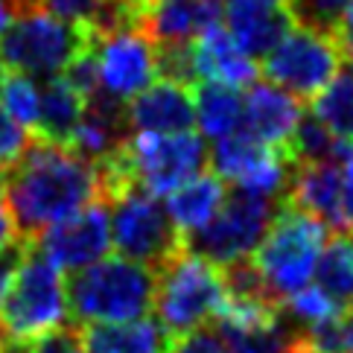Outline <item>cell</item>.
<instances>
[{
	"label": "cell",
	"mask_w": 353,
	"mask_h": 353,
	"mask_svg": "<svg viewBox=\"0 0 353 353\" xmlns=\"http://www.w3.org/2000/svg\"><path fill=\"white\" fill-rule=\"evenodd\" d=\"M327 239H330V231L321 222L283 201L269 234L251 254L254 269L260 272L274 301H281V307L286 298L310 286V277L315 274Z\"/></svg>",
	"instance_id": "3"
},
{
	"label": "cell",
	"mask_w": 353,
	"mask_h": 353,
	"mask_svg": "<svg viewBox=\"0 0 353 353\" xmlns=\"http://www.w3.org/2000/svg\"><path fill=\"white\" fill-rule=\"evenodd\" d=\"M129 129L134 134H184L196 125V97L193 88L158 79L141 91L129 105Z\"/></svg>",
	"instance_id": "14"
},
{
	"label": "cell",
	"mask_w": 353,
	"mask_h": 353,
	"mask_svg": "<svg viewBox=\"0 0 353 353\" xmlns=\"http://www.w3.org/2000/svg\"><path fill=\"white\" fill-rule=\"evenodd\" d=\"M0 70H3V65H0Z\"/></svg>",
	"instance_id": "41"
},
{
	"label": "cell",
	"mask_w": 353,
	"mask_h": 353,
	"mask_svg": "<svg viewBox=\"0 0 353 353\" xmlns=\"http://www.w3.org/2000/svg\"><path fill=\"white\" fill-rule=\"evenodd\" d=\"M301 339L310 353H353V312L345 310L336 319L304 327Z\"/></svg>",
	"instance_id": "27"
},
{
	"label": "cell",
	"mask_w": 353,
	"mask_h": 353,
	"mask_svg": "<svg viewBox=\"0 0 353 353\" xmlns=\"http://www.w3.org/2000/svg\"><path fill=\"white\" fill-rule=\"evenodd\" d=\"M39 125L32 134L44 137L50 143L68 146L85 114V99L61 77H50L39 91Z\"/></svg>",
	"instance_id": "20"
},
{
	"label": "cell",
	"mask_w": 353,
	"mask_h": 353,
	"mask_svg": "<svg viewBox=\"0 0 353 353\" xmlns=\"http://www.w3.org/2000/svg\"><path fill=\"white\" fill-rule=\"evenodd\" d=\"M3 172H6V163L0 161V184H3Z\"/></svg>",
	"instance_id": "39"
},
{
	"label": "cell",
	"mask_w": 353,
	"mask_h": 353,
	"mask_svg": "<svg viewBox=\"0 0 353 353\" xmlns=\"http://www.w3.org/2000/svg\"><path fill=\"white\" fill-rule=\"evenodd\" d=\"M345 236H347V243H350V248H353V231H345Z\"/></svg>",
	"instance_id": "40"
},
{
	"label": "cell",
	"mask_w": 353,
	"mask_h": 353,
	"mask_svg": "<svg viewBox=\"0 0 353 353\" xmlns=\"http://www.w3.org/2000/svg\"><path fill=\"white\" fill-rule=\"evenodd\" d=\"M196 97V123L205 137L222 141L243 129V94L239 88L222 82H199L193 88Z\"/></svg>",
	"instance_id": "22"
},
{
	"label": "cell",
	"mask_w": 353,
	"mask_h": 353,
	"mask_svg": "<svg viewBox=\"0 0 353 353\" xmlns=\"http://www.w3.org/2000/svg\"><path fill=\"white\" fill-rule=\"evenodd\" d=\"M225 304L222 269L196 251H179L155 272V312L170 339L208 327Z\"/></svg>",
	"instance_id": "4"
},
{
	"label": "cell",
	"mask_w": 353,
	"mask_h": 353,
	"mask_svg": "<svg viewBox=\"0 0 353 353\" xmlns=\"http://www.w3.org/2000/svg\"><path fill=\"white\" fill-rule=\"evenodd\" d=\"M99 35L88 27H70L47 12H27L0 35V65L27 77H59L79 50Z\"/></svg>",
	"instance_id": "7"
},
{
	"label": "cell",
	"mask_w": 353,
	"mask_h": 353,
	"mask_svg": "<svg viewBox=\"0 0 353 353\" xmlns=\"http://www.w3.org/2000/svg\"><path fill=\"white\" fill-rule=\"evenodd\" d=\"M21 347H23V353H85V333H82V324H77V321L59 324Z\"/></svg>",
	"instance_id": "30"
},
{
	"label": "cell",
	"mask_w": 353,
	"mask_h": 353,
	"mask_svg": "<svg viewBox=\"0 0 353 353\" xmlns=\"http://www.w3.org/2000/svg\"><path fill=\"white\" fill-rule=\"evenodd\" d=\"M97 56H99L103 91L123 99V103H132L158 77L155 44L141 30H120L111 35H99Z\"/></svg>",
	"instance_id": "11"
},
{
	"label": "cell",
	"mask_w": 353,
	"mask_h": 353,
	"mask_svg": "<svg viewBox=\"0 0 353 353\" xmlns=\"http://www.w3.org/2000/svg\"><path fill=\"white\" fill-rule=\"evenodd\" d=\"M132 184L149 196H163L205 172L208 149L196 132L184 134H129L120 146Z\"/></svg>",
	"instance_id": "9"
},
{
	"label": "cell",
	"mask_w": 353,
	"mask_h": 353,
	"mask_svg": "<svg viewBox=\"0 0 353 353\" xmlns=\"http://www.w3.org/2000/svg\"><path fill=\"white\" fill-rule=\"evenodd\" d=\"M222 0H146L141 32L155 47L190 44L201 32L216 27Z\"/></svg>",
	"instance_id": "15"
},
{
	"label": "cell",
	"mask_w": 353,
	"mask_h": 353,
	"mask_svg": "<svg viewBox=\"0 0 353 353\" xmlns=\"http://www.w3.org/2000/svg\"><path fill=\"white\" fill-rule=\"evenodd\" d=\"M222 12L231 39L251 61L266 59L298 27L289 0H222Z\"/></svg>",
	"instance_id": "13"
},
{
	"label": "cell",
	"mask_w": 353,
	"mask_h": 353,
	"mask_svg": "<svg viewBox=\"0 0 353 353\" xmlns=\"http://www.w3.org/2000/svg\"><path fill=\"white\" fill-rule=\"evenodd\" d=\"M30 137L32 134H27V129H21V125L3 111V105H0V161H3L6 167L27 149Z\"/></svg>",
	"instance_id": "32"
},
{
	"label": "cell",
	"mask_w": 353,
	"mask_h": 353,
	"mask_svg": "<svg viewBox=\"0 0 353 353\" xmlns=\"http://www.w3.org/2000/svg\"><path fill=\"white\" fill-rule=\"evenodd\" d=\"M315 277H319L321 292L330 295L336 304L350 310L353 304V248L345 234H330L327 245L315 266Z\"/></svg>",
	"instance_id": "24"
},
{
	"label": "cell",
	"mask_w": 353,
	"mask_h": 353,
	"mask_svg": "<svg viewBox=\"0 0 353 353\" xmlns=\"http://www.w3.org/2000/svg\"><path fill=\"white\" fill-rule=\"evenodd\" d=\"M170 353H231L228 342L222 339L216 327H199L187 336L170 339Z\"/></svg>",
	"instance_id": "31"
},
{
	"label": "cell",
	"mask_w": 353,
	"mask_h": 353,
	"mask_svg": "<svg viewBox=\"0 0 353 353\" xmlns=\"http://www.w3.org/2000/svg\"><path fill=\"white\" fill-rule=\"evenodd\" d=\"M68 281L39 245H30L6 301L0 304V333L9 345H27L53 327L65 324Z\"/></svg>",
	"instance_id": "5"
},
{
	"label": "cell",
	"mask_w": 353,
	"mask_h": 353,
	"mask_svg": "<svg viewBox=\"0 0 353 353\" xmlns=\"http://www.w3.org/2000/svg\"><path fill=\"white\" fill-rule=\"evenodd\" d=\"M0 199L23 243H39L41 234L77 216L94 201H103L97 167L70 146L30 137L27 149L6 167Z\"/></svg>",
	"instance_id": "1"
},
{
	"label": "cell",
	"mask_w": 353,
	"mask_h": 353,
	"mask_svg": "<svg viewBox=\"0 0 353 353\" xmlns=\"http://www.w3.org/2000/svg\"><path fill=\"white\" fill-rule=\"evenodd\" d=\"M193 59L199 82H222L231 88L254 85L257 82V61H251L236 47L231 32L225 27H210L193 41Z\"/></svg>",
	"instance_id": "18"
},
{
	"label": "cell",
	"mask_w": 353,
	"mask_h": 353,
	"mask_svg": "<svg viewBox=\"0 0 353 353\" xmlns=\"http://www.w3.org/2000/svg\"><path fill=\"white\" fill-rule=\"evenodd\" d=\"M225 184L216 172H201L187 184H181L179 190H172L167 199V213L175 222V228L181 231L187 239L190 234L201 231L205 225L216 216L222 201H225Z\"/></svg>",
	"instance_id": "19"
},
{
	"label": "cell",
	"mask_w": 353,
	"mask_h": 353,
	"mask_svg": "<svg viewBox=\"0 0 353 353\" xmlns=\"http://www.w3.org/2000/svg\"><path fill=\"white\" fill-rule=\"evenodd\" d=\"M39 103H41L39 88H35V82L27 73L9 68L0 70V105L21 129L35 132V125H39Z\"/></svg>",
	"instance_id": "26"
},
{
	"label": "cell",
	"mask_w": 353,
	"mask_h": 353,
	"mask_svg": "<svg viewBox=\"0 0 353 353\" xmlns=\"http://www.w3.org/2000/svg\"><path fill=\"white\" fill-rule=\"evenodd\" d=\"M283 310L292 315L298 324L312 327V324H321L327 319H336V315L345 312L347 307L336 304V301L327 295V292H321L319 286H304L301 292H295L292 298L283 301Z\"/></svg>",
	"instance_id": "28"
},
{
	"label": "cell",
	"mask_w": 353,
	"mask_h": 353,
	"mask_svg": "<svg viewBox=\"0 0 353 353\" xmlns=\"http://www.w3.org/2000/svg\"><path fill=\"white\" fill-rule=\"evenodd\" d=\"M18 243H23V239L18 236L15 222H12L9 210H6V205H3V199H0V254H3V251H9L12 245H18Z\"/></svg>",
	"instance_id": "36"
},
{
	"label": "cell",
	"mask_w": 353,
	"mask_h": 353,
	"mask_svg": "<svg viewBox=\"0 0 353 353\" xmlns=\"http://www.w3.org/2000/svg\"><path fill=\"white\" fill-rule=\"evenodd\" d=\"M333 39H336L339 50H342L345 61H353V0H347V6L342 12V21H339Z\"/></svg>",
	"instance_id": "34"
},
{
	"label": "cell",
	"mask_w": 353,
	"mask_h": 353,
	"mask_svg": "<svg viewBox=\"0 0 353 353\" xmlns=\"http://www.w3.org/2000/svg\"><path fill=\"white\" fill-rule=\"evenodd\" d=\"M312 117L333 137L353 146V68H345L312 99Z\"/></svg>",
	"instance_id": "23"
},
{
	"label": "cell",
	"mask_w": 353,
	"mask_h": 353,
	"mask_svg": "<svg viewBox=\"0 0 353 353\" xmlns=\"http://www.w3.org/2000/svg\"><path fill=\"white\" fill-rule=\"evenodd\" d=\"M345 68V56L336 39L307 27H295L272 53L263 59L266 79L301 103H312Z\"/></svg>",
	"instance_id": "10"
},
{
	"label": "cell",
	"mask_w": 353,
	"mask_h": 353,
	"mask_svg": "<svg viewBox=\"0 0 353 353\" xmlns=\"http://www.w3.org/2000/svg\"><path fill=\"white\" fill-rule=\"evenodd\" d=\"M108 208L114 210L111 213V243L120 257L161 272L179 251L187 248L181 231L175 228L158 196H149L146 190L134 187L117 201H111Z\"/></svg>",
	"instance_id": "8"
},
{
	"label": "cell",
	"mask_w": 353,
	"mask_h": 353,
	"mask_svg": "<svg viewBox=\"0 0 353 353\" xmlns=\"http://www.w3.org/2000/svg\"><path fill=\"white\" fill-rule=\"evenodd\" d=\"M125 3H132V6H134L137 21H141V15H143V0H125Z\"/></svg>",
	"instance_id": "38"
},
{
	"label": "cell",
	"mask_w": 353,
	"mask_h": 353,
	"mask_svg": "<svg viewBox=\"0 0 353 353\" xmlns=\"http://www.w3.org/2000/svg\"><path fill=\"white\" fill-rule=\"evenodd\" d=\"M85 353H170V336L155 321L82 327Z\"/></svg>",
	"instance_id": "21"
},
{
	"label": "cell",
	"mask_w": 353,
	"mask_h": 353,
	"mask_svg": "<svg viewBox=\"0 0 353 353\" xmlns=\"http://www.w3.org/2000/svg\"><path fill=\"white\" fill-rule=\"evenodd\" d=\"M216 330L228 342L231 353H289V342H292V333L283 330L281 319L245 327L219 324Z\"/></svg>",
	"instance_id": "25"
},
{
	"label": "cell",
	"mask_w": 353,
	"mask_h": 353,
	"mask_svg": "<svg viewBox=\"0 0 353 353\" xmlns=\"http://www.w3.org/2000/svg\"><path fill=\"white\" fill-rule=\"evenodd\" d=\"M44 257L59 269L79 272L91 263L103 260L111 248V219H108V205L94 201L77 216L65 219L56 228L41 234L39 243Z\"/></svg>",
	"instance_id": "12"
},
{
	"label": "cell",
	"mask_w": 353,
	"mask_h": 353,
	"mask_svg": "<svg viewBox=\"0 0 353 353\" xmlns=\"http://www.w3.org/2000/svg\"><path fill=\"white\" fill-rule=\"evenodd\" d=\"M342 219L345 231H353V155L342 163Z\"/></svg>",
	"instance_id": "35"
},
{
	"label": "cell",
	"mask_w": 353,
	"mask_h": 353,
	"mask_svg": "<svg viewBox=\"0 0 353 353\" xmlns=\"http://www.w3.org/2000/svg\"><path fill=\"white\" fill-rule=\"evenodd\" d=\"M301 117H304L301 99L272 82H254L248 85V94L243 97V129L239 132L266 146L286 149Z\"/></svg>",
	"instance_id": "17"
},
{
	"label": "cell",
	"mask_w": 353,
	"mask_h": 353,
	"mask_svg": "<svg viewBox=\"0 0 353 353\" xmlns=\"http://www.w3.org/2000/svg\"><path fill=\"white\" fill-rule=\"evenodd\" d=\"M283 201L286 199H269V196L234 190L231 196H225L216 216L201 231L187 236L184 243L199 257L210 260L219 269L251 260V254L263 243V236L269 234Z\"/></svg>",
	"instance_id": "6"
},
{
	"label": "cell",
	"mask_w": 353,
	"mask_h": 353,
	"mask_svg": "<svg viewBox=\"0 0 353 353\" xmlns=\"http://www.w3.org/2000/svg\"><path fill=\"white\" fill-rule=\"evenodd\" d=\"M347 0H289V9L295 15L298 27L315 30L321 35H336V27L342 21Z\"/></svg>",
	"instance_id": "29"
},
{
	"label": "cell",
	"mask_w": 353,
	"mask_h": 353,
	"mask_svg": "<svg viewBox=\"0 0 353 353\" xmlns=\"http://www.w3.org/2000/svg\"><path fill=\"white\" fill-rule=\"evenodd\" d=\"M30 245H32V243H18V245H12L9 251H3V254H0V304L6 301L12 283H15V274H18V269H21L23 257H27Z\"/></svg>",
	"instance_id": "33"
},
{
	"label": "cell",
	"mask_w": 353,
	"mask_h": 353,
	"mask_svg": "<svg viewBox=\"0 0 353 353\" xmlns=\"http://www.w3.org/2000/svg\"><path fill=\"white\" fill-rule=\"evenodd\" d=\"M286 205L321 222L330 234H345L342 167L339 163H292Z\"/></svg>",
	"instance_id": "16"
},
{
	"label": "cell",
	"mask_w": 353,
	"mask_h": 353,
	"mask_svg": "<svg viewBox=\"0 0 353 353\" xmlns=\"http://www.w3.org/2000/svg\"><path fill=\"white\" fill-rule=\"evenodd\" d=\"M68 310L82 327L132 324L155 310V272L120 254L70 272Z\"/></svg>",
	"instance_id": "2"
},
{
	"label": "cell",
	"mask_w": 353,
	"mask_h": 353,
	"mask_svg": "<svg viewBox=\"0 0 353 353\" xmlns=\"http://www.w3.org/2000/svg\"><path fill=\"white\" fill-rule=\"evenodd\" d=\"M9 3L15 6L18 18H21V15H27V12H32V0H9Z\"/></svg>",
	"instance_id": "37"
}]
</instances>
